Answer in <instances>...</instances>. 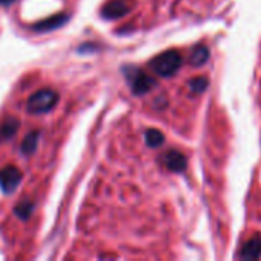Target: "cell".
<instances>
[{"instance_id": "obj_1", "label": "cell", "mask_w": 261, "mask_h": 261, "mask_svg": "<svg viewBox=\"0 0 261 261\" xmlns=\"http://www.w3.org/2000/svg\"><path fill=\"white\" fill-rule=\"evenodd\" d=\"M180 63H182V58H180L179 52L168 50V52L156 57L151 61V69L161 76H171L177 72Z\"/></svg>"}, {"instance_id": "obj_2", "label": "cell", "mask_w": 261, "mask_h": 261, "mask_svg": "<svg viewBox=\"0 0 261 261\" xmlns=\"http://www.w3.org/2000/svg\"><path fill=\"white\" fill-rule=\"evenodd\" d=\"M57 98H58V95L54 90H50V89H41V90L35 92L28 99V110L31 113H37V115L46 113V112H49L55 106Z\"/></svg>"}, {"instance_id": "obj_3", "label": "cell", "mask_w": 261, "mask_h": 261, "mask_svg": "<svg viewBox=\"0 0 261 261\" xmlns=\"http://www.w3.org/2000/svg\"><path fill=\"white\" fill-rule=\"evenodd\" d=\"M128 11V6L124 5L122 0H118V2H112L110 5H107L106 8V14L110 15V17H119V15H124L125 12Z\"/></svg>"}, {"instance_id": "obj_4", "label": "cell", "mask_w": 261, "mask_h": 261, "mask_svg": "<svg viewBox=\"0 0 261 261\" xmlns=\"http://www.w3.org/2000/svg\"><path fill=\"white\" fill-rule=\"evenodd\" d=\"M208 60V49L203 46H197L191 54V63L196 66H202Z\"/></svg>"}, {"instance_id": "obj_5", "label": "cell", "mask_w": 261, "mask_h": 261, "mask_svg": "<svg viewBox=\"0 0 261 261\" xmlns=\"http://www.w3.org/2000/svg\"><path fill=\"white\" fill-rule=\"evenodd\" d=\"M261 252V242L260 240H255L252 243H249L245 249H243V257H248V258H254V257H258Z\"/></svg>"}, {"instance_id": "obj_6", "label": "cell", "mask_w": 261, "mask_h": 261, "mask_svg": "<svg viewBox=\"0 0 261 261\" xmlns=\"http://www.w3.org/2000/svg\"><path fill=\"white\" fill-rule=\"evenodd\" d=\"M206 86H208V81L205 78H197L191 83V87L194 92H203Z\"/></svg>"}, {"instance_id": "obj_7", "label": "cell", "mask_w": 261, "mask_h": 261, "mask_svg": "<svg viewBox=\"0 0 261 261\" xmlns=\"http://www.w3.org/2000/svg\"><path fill=\"white\" fill-rule=\"evenodd\" d=\"M3 2H8V0H3Z\"/></svg>"}]
</instances>
